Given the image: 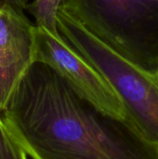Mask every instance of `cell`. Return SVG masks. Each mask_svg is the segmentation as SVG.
<instances>
[{
    "label": "cell",
    "mask_w": 158,
    "mask_h": 159,
    "mask_svg": "<svg viewBox=\"0 0 158 159\" xmlns=\"http://www.w3.org/2000/svg\"><path fill=\"white\" fill-rule=\"evenodd\" d=\"M60 37L90 63L111 85L129 122L158 148V76L128 61L98 40L62 10L57 14Z\"/></svg>",
    "instance_id": "2"
},
{
    "label": "cell",
    "mask_w": 158,
    "mask_h": 159,
    "mask_svg": "<svg viewBox=\"0 0 158 159\" xmlns=\"http://www.w3.org/2000/svg\"><path fill=\"white\" fill-rule=\"evenodd\" d=\"M34 42L35 61L52 68L79 97L103 115L129 122L125 107L111 85L61 37L35 26Z\"/></svg>",
    "instance_id": "4"
},
{
    "label": "cell",
    "mask_w": 158,
    "mask_h": 159,
    "mask_svg": "<svg viewBox=\"0 0 158 159\" xmlns=\"http://www.w3.org/2000/svg\"><path fill=\"white\" fill-rule=\"evenodd\" d=\"M0 159H29L9 134L0 111Z\"/></svg>",
    "instance_id": "7"
},
{
    "label": "cell",
    "mask_w": 158,
    "mask_h": 159,
    "mask_svg": "<svg viewBox=\"0 0 158 159\" xmlns=\"http://www.w3.org/2000/svg\"><path fill=\"white\" fill-rule=\"evenodd\" d=\"M157 76H158V73H157Z\"/></svg>",
    "instance_id": "10"
},
{
    "label": "cell",
    "mask_w": 158,
    "mask_h": 159,
    "mask_svg": "<svg viewBox=\"0 0 158 159\" xmlns=\"http://www.w3.org/2000/svg\"><path fill=\"white\" fill-rule=\"evenodd\" d=\"M1 116L31 159H158L129 122L103 115L48 65L34 61Z\"/></svg>",
    "instance_id": "1"
},
{
    "label": "cell",
    "mask_w": 158,
    "mask_h": 159,
    "mask_svg": "<svg viewBox=\"0 0 158 159\" xmlns=\"http://www.w3.org/2000/svg\"><path fill=\"white\" fill-rule=\"evenodd\" d=\"M153 1H156V2H157L158 3V0H153Z\"/></svg>",
    "instance_id": "9"
},
{
    "label": "cell",
    "mask_w": 158,
    "mask_h": 159,
    "mask_svg": "<svg viewBox=\"0 0 158 159\" xmlns=\"http://www.w3.org/2000/svg\"><path fill=\"white\" fill-rule=\"evenodd\" d=\"M62 0H34L26 9L33 15L35 26L60 37L57 29V14Z\"/></svg>",
    "instance_id": "6"
},
{
    "label": "cell",
    "mask_w": 158,
    "mask_h": 159,
    "mask_svg": "<svg viewBox=\"0 0 158 159\" xmlns=\"http://www.w3.org/2000/svg\"><path fill=\"white\" fill-rule=\"evenodd\" d=\"M60 9L128 61L158 73L157 2L62 0Z\"/></svg>",
    "instance_id": "3"
},
{
    "label": "cell",
    "mask_w": 158,
    "mask_h": 159,
    "mask_svg": "<svg viewBox=\"0 0 158 159\" xmlns=\"http://www.w3.org/2000/svg\"><path fill=\"white\" fill-rule=\"evenodd\" d=\"M34 28L24 12L0 6V111L35 61Z\"/></svg>",
    "instance_id": "5"
},
{
    "label": "cell",
    "mask_w": 158,
    "mask_h": 159,
    "mask_svg": "<svg viewBox=\"0 0 158 159\" xmlns=\"http://www.w3.org/2000/svg\"><path fill=\"white\" fill-rule=\"evenodd\" d=\"M28 2L29 0H0V6H7L16 11L23 12L29 4Z\"/></svg>",
    "instance_id": "8"
}]
</instances>
